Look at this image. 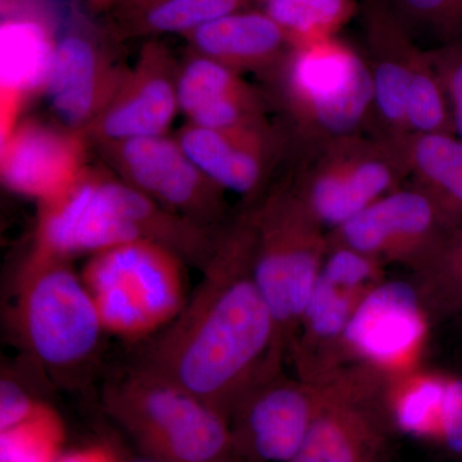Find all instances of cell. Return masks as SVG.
<instances>
[{
  "label": "cell",
  "instance_id": "4dcf8cb0",
  "mask_svg": "<svg viewBox=\"0 0 462 462\" xmlns=\"http://www.w3.org/2000/svg\"><path fill=\"white\" fill-rule=\"evenodd\" d=\"M445 87L456 136L462 141V39L428 51Z\"/></svg>",
  "mask_w": 462,
  "mask_h": 462
},
{
  "label": "cell",
  "instance_id": "30bf717a",
  "mask_svg": "<svg viewBox=\"0 0 462 462\" xmlns=\"http://www.w3.org/2000/svg\"><path fill=\"white\" fill-rule=\"evenodd\" d=\"M109 170L158 205L207 227L223 230L226 191L190 160L173 136L96 144Z\"/></svg>",
  "mask_w": 462,
  "mask_h": 462
},
{
  "label": "cell",
  "instance_id": "7c38bea8",
  "mask_svg": "<svg viewBox=\"0 0 462 462\" xmlns=\"http://www.w3.org/2000/svg\"><path fill=\"white\" fill-rule=\"evenodd\" d=\"M322 385L289 378L284 373L254 385L229 419L242 460H293L318 415Z\"/></svg>",
  "mask_w": 462,
  "mask_h": 462
},
{
  "label": "cell",
  "instance_id": "603a6c76",
  "mask_svg": "<svg viewBox=\"0 0 462 462\" xmlns=\"http://www.w3.org/2000/svg\"><path fill=\"white\" fill-rule=\"evenodd\" d=\"M248 5L249 0H121L109 11V33L117 42L167 33L182 36Z\"/></svg>",
  "mask_w": 462,
  "mask_h": 462
},
{
  "label": "cell",
  "instance_id": "e575fe53",
  "mask_svg": "<svg viewBox=\"0 0 462 462\" xmlns=\"http://www.w3.org/2000/svg\"><path fill=\"white\" fill-rule=\"evenodd\" d=\"M91 9L97 12L112 11L121 2V0H87Z\"/></svg>",
  "mask_w": 462,
  "mask_h": 462
},
{
  "label": "cell",
  "instance_id": "83f0119b",
  "mask_svg": "<svg viewBox=\"0 0 462 462\" xmlns=\"http://www.w3.org/2000/svg\"><path fill=\"white\" fill-rule=\"evenodd\" d=\"M406 124L411 134L456 135L454 118L442 80L428 51H419L410 72Z\"/></svg>",
  "mask_w": 462,
  "mask_h": 462
},
{
  "label": "cell",
  "instance_id": "f1b7e54d",
  "mask_svg": "<svg viewBox=\"0 0 462 462\" xmlns=\"http://www.w3.org/2000/svg\"><path fill=\"white\" fill-rule=\"evenodd\" d=\"M62 440L60 416L42 403L25 421L0 430V462H56Z\"/></svg>",
  "mask_w": 462,
  "mask_h": 462
},
{
  "label": "cell",
  "instance_id": "1f68e13d",
  "mask_svg": "<svg viewBox=\"0 0 462 462\" xmlns=\"http://www.w3.org/2000/svg\"><path fill=\"white\" fill-rule=\"evenodd\" d=\"M436 442L447 454L462 458V375L447 380Z\"/></svg>",
  "mask_w": 462,
  "mask_h": 462
},
{
  "label": "cell",
  "instance_id": "d4e9b609",
  "mask_svg": "<svg viewBox=\"0 0 462 462\" xmlns=\"http://www.w3.org/2000/svg\"><path fill=\"white\" fill-rule=\"evenodd\" d=\"M447 380L419 366L389 375L388 406L397 433L437 440Z\"/></svg>",
  "mask_w": 462,
  "mask_h": 462
},
{
  "label": "cell",
  "instance_id": "8992f818",
  "mask_svg": "<svg viewBox=\"0 0 462 462\" xmlns=\"http://www.w3.org/2000/svg\"><path fill=\"white\" fill-rule=\"evenodd\" d=\"M403 142L363 133L298 151L289 187L329 233L409 180Z\"/></svg>",
  "mask_w": 462,
  "mask_h": 462
},
{
  "label": "cell",
  "instance_id": "7402d4cb",
  "mask_svg": "<svg viewBox=\"0 0 462 462\" xmlns=\"http://www.w3.org/2000/svg\"><path fill=\"white\" fill-rule=\"evenodd\" d=\"M182 38L193 53L238 72L269 74L293 48L278 23L260 9L216 18Z\"/></svg>",
  "mask_w": 462,
  "mask_h": 462
},
{
  "label": "cell",
  "instance_id": "52a82bcc",
  "mask_svg": "<svg viewBox=\"0 0 462 462\" xmlns=\"http://www.w3.org/2000/svg\"><path fill=\"white\" fill-rule=\"evenodd\" d=\"M67 261L32 249L18 279V327L36 360L51 370L87 363L106 333L83 276Z\"/></svg>",
  "mask_w": 462,
  "mask_h": 462
},
{
  "label": "cell",
  "instance_id": "277c9868",
  "mask_svg": "<svg viewBox=\"0 0 462 462\" xmlns=\"http://www.w3.org/2000/svg\"><path fill=\"white\" fill-rule=\"evenodd\" d=\"M252 212L254 279L275 321L279 351L287 358L329 251L328 231L287 180L252 206Z\"/></svg>",
  "mask_w": 462,
  "mask_h": 462
},
{
  "label": "cell",
  "instance_id": "3957f363",
  "mask_svg": "<svg viewBox=\"0 0 462 462\" xmlns=\"http://www.w3.org/2000/svg\"><path fill=\"white\" fill-rule=\"evenodd\" d=\"M106 412L143 456L161 462H245L226 418L196 394L134 366L108 382Z\"/></svg>",
  "mask_w": 462,
  "mask_h": 462
},
{
  "label": "cell",
  "instance_id": "ffe728a7",
  "mask_svg": "<svg viewBox=\"0 0 462 462\" xmlns=\"http://www.w3.org/2000/svg\"><path fill=\"white\" fill-rule=\"evenodd\" d=\"M57 38L41 0H2V139L30 97L44 93Z\"/></svg>",
  "mask_w": 462,
  "mask_h": 462
},
{
  "label": "cell",
  "instance_id": "5b68a950",
  "mask_svg": "<svg viewBox=\"0 0 462 462\" xmlns=\"http://www.w3.org/2000/svg\"><path fill=\"white\" fill-rule=\"evenodd\" d=\"M184 264L171 249L148 240L93 254L81 276L106 333L138 340L171 324L188 300Z\"/></svg>",
  "mask_w": 462,
  "mask_h": 462
},
{
  "label": "cell",
  "instance_id": "cb8c5ba5",
  "mask_svg": "<svg viewBox=\"0 0 462 462\" xmlns=\"http://www.w3.org/2000/svg\"><path fill=\"white\" fill-rule=\"evenodd\" d=\"M403 147L410 185L427 194L452 226H461V139L447 134H411Z\"/></svg>",
  "mask_w": 462,
  "mask_h": 462
},
{
  "label": "cell",
  "instance_id": "ba28073f",
  "mask_svg": "<svg viewBox=\"0 0 462 462\" xmlns=\"http://www.w3.org/2000/svg\"><path fill=\"white\" fill-rule=\"evenodd\" d=\"M389 374L349 364L322 385L305 442L291 462H388L394 434Z\"/></svg>",
  "mask_w": 462,
  "mask_h": 462
},
{
  "label": "cell",
  "instance_id": "9c48e42d",
  "mask_svg": "<svg viewBox=\"0 0 462 462\" xmlns=\"http://www.w3.org/2000/svg\"><path fill=\"white\" fill-rule=\"evenodd\" d=\"M384 267L354 249L329 247L289 354L297 378L319 384L346 366V327L365 296L385 281Z\"/></svg>",
  "mask_w": 462,
  "mask_h": 462
},
{
  "label": "cell",
  "instance_id": "8fae6325",
  "mask_svg": "<svg viewBox=\"0 0 462 462\" xmlns=\"http://www.w3.org/2000/svg\"><path fill=\"white\" fill-rule=\"evenodd\" d=\"M454 229L433 200L409 184L329 231L328 240L329 247L351 248L384 266L401 264L412 273Z\"/></svg>",
  "mask_w": 462,
  "mask_h": 462
},
{
  "label": "cell",
  "instance_id": "d6986e66",
  "mask_svg": "<svg viewBox=\"0 0 462 462\" xmlns=\"http://www.w3.org/2000/svg\"><path fill=\"white\" fill-rule=\"evenodd\" d=\"M358 3L374 88L369 134L402 143L410 135L406 124L410 72L420 48L388 0Z\"/></svg>",
  "mask_w": 462,
  "mask_h": 462
},
{
  "label": "cell",
  "instance_id": "7a4b0ae2",
  "mask_svg": "<svg viewBox=\"0 0 462 462\" xmlns=\"http://www.w3.org/2000/svg\"><path fill=\"white\" fill-rule=\"evenodd\" d=\"M291 148L369 133L374 88L367 60L339 39L291 48L266 74Z\"/></svg>",
  "mask_w": 462,
  "mask_h": 462
},
{
  "label": "cell",
  "instance_id": "4316f807",
  "mask_svg": "<svg viewBox=\"0 0 462 462\" xmlns=\"http://www.w3.org/2000/svg\"><path fill=\"white\" fill-rule=\"evenodd\" d=\"M410 279L430 322L462 316V225L447 234Z\"/></svg>",
  "mask_w": 462,
  "mask_h": 462
},
{
  "label": "cell",
  "instance_id": "9a60e30c",
  "mask_svg": "<svg viewBox=\"0 0 462 462\" xmlns=\"http://www.w3.org/2000/svg\"><path fill=\"white\" fill-rule=\"evenodd\" d=\"M178 71L171 51L157 39L142 45L114 97L87 132L94 144L167 135L179 108Z\"/></svg>",
  "mask_w": 462,
  "mask_h": 462
},
{
  "label": "cell",
  "instance_id": "e0dca14e",
  "mask_svg": "<svg viewBox=\"0 0 462 462\" xmlns=\"http://www.w3.org/2000/svg\"><path fill=\"white\" fill-rule=\"evenodd\" d=\"M143 240L108 199L100 170L88 166L65 193L39 205L35 251L63 260Z\"/></svg>",
  "mask_w": 462,
  "mask_h": 462
},
{
  "label": "cell",
  "instance_id": "6da1fadb",
  "mask_svg": "<svg viewBox=\"0 0 462 462\" xmlns=\"http://www.w3.org/2000/svg\"><path fill=\"white\" fill-rule=\"evenodd\" d=\"M252 206L231 218L199 287L135 366L196 394L229 420L258 383L282 373L275 321L254 279Z\"/></svg>",
  "mask_w": 462,
  "mask_h": 462
},
{
  "label": "cell",
  "instance_id": "2e32d148",
  "mask_svg": "<svg viewBox=\"0 0 462 462\" xmlns=\"http://www.w3.org/2000/svg\"><path fill=\"white\" fill-rule=\"evenodd\" d=\"M173 138L216 185L242 196L251 206L263 199L270 176L291 147L287 132L269 120L225 130L185 123Z\"/></svg>",
  "mask_w": 462,
  "mask_h": 462
},
{
  "label": "cell",
  "instance_id": "ac0fdd59",
  "mask_svg": "<svg viewBox=\"0 0 462 462\" xmlns=\"http://www.w3.org/2000/svg\"><path fill=\"white\" fill-rule=\"evenodd\" d=\"M83 133L63 125L39 120L20 121L2 139V180L14 193L50 202L65 193L88 166Z\"/></svg>",
  "mask_w": 462,
  "mask_h": 462
},
{
  "label": "cell",
  "instance_id": "5bb4252c",
  "mask_svg": "<svg viewBox=\"0 0 462 462\" xmlns=\"http://www.w3.org/2000/svg\"><path fill=\"white\" fill-rule=\"evenodd\" d=\"M126 69L111 56L98 30L75 21L66 32L58 33L42 94L60 125L87 135L107 107Z\"/></svg>",
  "mask_w": 462,
  "mask_h": 462
},
{
  "label": "cell",
  "instance_id": "836d02e7",
  "mask_svg": "<svg viewBox=\"0 0 462 462\" xmlns=\"http://www.w3.org/2000/svg\"><path fill=\"white\" fill-rule=\"evenodd\" d=\"M56 462H117L106 449L96 447L58 457Z\"/></svg>",
  "mask_w": 462,
  "mask_h": 462
},
{
  "label": "cell",
  "instance_id": "d6a6232c",
  "mask_svg": "<svg viewBox=\"0 0 462 462\" xmlns=\"http://www.w3.org/2000/svg\"><path fill=\"white\" fill-rule=\"evenodd\" d=\"M17 380L3 376L0 382V430L16 427L41 407Z\"/></svg>",
  "mask_w": 462,
  "mask_h": 462
},
{
  "label": "cell",
  "instance_id": "d590c367",
  "mask_svg": "<svg viewBox=\"0 0 462 462\" xmlns=\"http://www.w3.org/2000/svg\"><path fill=\"white\" fill-rule=\"evenodd\" d=\"M126 462H161L157 460H153V458H149L147 456H139V457L132 458V460Z\"/></svg>",
  "mask_w": 462,
  "mask_h": 462
},
{
  "label": "cell",
  "instance_id": "f546056e",
  "mask_svg": "<svg viewBox=\"0 0 462 462\" xmlns=\"http://www.w3.org/2000/svg\"><path fill=\"white\" fill-rule=\"evenodd\" d=\"M409 32H422L442 44L462 39V0H388Z\"/></svg>",
  "mask_w": 462,
  "mask_h": 462
},
{
  "label": "cell",
  "instance_id": "44dd1931",
  "mask_svg": "<svg viewBox=\"0 0 462 462\" xmlns=\"http://www.w3.org/2000/svg\"><path fill=\"white\" fill-rule=\"evenodd\" d=\"M179 108L187 123L225 130L267 120L266 100L240 72L189 51L179 63Z\"/></svg>",
  "mask_w": 462,
  "mask_h": 462
},
{
  "label": "cell",
  "instance_id": "484cf974",
  "mask_svg": "<svg viewBox=\"0 0 462 462\" xmlns=\"http://www.w3.org/2000/svg\"><path fill=\"white\" fill-rule=\"evenodd\" d=\"M278 23L291 47L334 38L360 14L357 0H249Z\"/></svg>",
  "mask_w": 462,
  "mask_h": 462
},
{
  "label": "cell",
  "instance_id": "4fadbf2b",
  "mask_svg": "<svg viewBox=\"0 0 462 462\" xmlns=\"http://www.w3.org/2000/svg\"><path fill=\"white\" fill-rule=\"evenodd\" d=\"M430 324L411 279H385L349 320L343 340L346 363L369 365L389 375L418 367Z\"/></svg>",
  "mask_w": 462,
  "mask_h": 462
}]
</instances>
